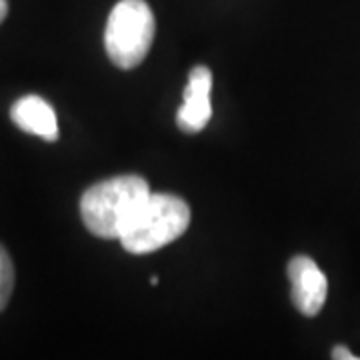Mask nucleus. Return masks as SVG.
<instances>
[{"label":"nucleus","mask_w":360,"mask_h":360,"mask_svg":"<svg viewBox=\"0 0 360 360\" xmlns=\"http://www.w3.org/2000/svg\"><path fill=\"white\" fill-rule=\"evenodd\" d=\"M150 196L146 180L122 174L86 188L80 198V217L94 236L118 240Z\"/></svg>","instance_id":"nucleus-1"},{"label":"nucleus","mask_w":360,"mask_h":360,"mask_svg":"<svg viewBox=\"0 0 360 360\" xmlns=\"http://www.w3.org/2000/svg\"><path fill=\"white\" fill-rule=\"evenodd\" d=\"M191 224V206L174 194H153L118 238L130 255H148L180 238Z\"/></svg>","instance_id":"nucleus-2"},{"label":"nucleus","mask_w":360,"mask_h":360,"mask_svg":"<svg viewBox=\"0 0 360 360\" xmlns=\"http://www.w3.org/2000/svg\"><path fill=\"white\" fill-rule=\"evenodd\" d=\"M156 32L155 14L144 0H120L108 14L104 49L118 68H134L146 58Z\"/></svg>","instance_id":"nucleus-3"},{"label":"nucleus","mask_w":360,"mask_h":360,"mask_svg":"<svg viewBox=\"0 0 360 360\" xmlns=\"http://www.w3.org/2000/svg\"><path fill=\"white\" fill-rule=\"evenodd\" d=\"M288 278L292 284V302L296 310L304 316H316L326 302L328 281L312 258L298 255L288 262Z\"/></svg>","instance_id":"nucleus-4"},{"label":"nucleus","mask_w":360,"mask_h":360,"mask_svg":"<svg viewBox=\"0 0 360 360\" xmlns=\"http://www.w3.org/2000/svg\"><path fill=\"white\" fill-rule=\"evenodd\" d=\"M210 89H212V72L206 66L193 68L184 89V103L176 112V124L182 132L194 134L208 124L212 116Z\"/></svg>","instance_id":"nucleus-5"},{"label":"nucleus","mask_w":360,"mask_h":360,"mask_svg":"<svg viewBox=\"0 0 360 360\" xmlns=\"http://www.w3.org/2000/svg\"><path fill=\"white\" fill-rule=\"evenodd\" d=\"M11 118L14 124L25 132L37 134L49 142L58 141L56 112L42 96L26 94L22 98H18L11 108Z\"/></svg>","instance_id":"nucleus-6"},{"label":"nucleus","mask_w":360,"mask_h":360,"mask_svg":"<svg viewBox=\"0 0 360 360\" xmlns=\"http://www.w3.org/2000/svg\"><path fill=\"white\" fill-rule=\"evenodd\" d=\"M14 290V264L6 248L0 245V312L6 309Z\"/></svg>","instance_id":"nucleus-7"},{"label":"nucleus","mask_w":360,"mask_h":360,"mask_svg":"<svg viewBox=\"0 0 360 360\" xmlns=\"http://www.w3.org/2000/svg\"><path fill=\"white\" fill-rule=\"evenodd\" d=\"M333 359L335 360H359L356 354H352L347 347H335L333 348Z\"/></svg>","instance_id":"nucleus-8"},{"label":"nucleus","mask_w":360,"mask_h":360,"mask_svg":"<svg viewBox=\"0 0 360 360\" xmlns=\"http://www.w3.org/2000/svg\"><path fill=\"white\" fill-rule=\"evenodd\" d=\"M6 14H8V2L6 0H0V22L6 18Z\"/></svg>","instance_id":"nucleus-9"},{"label":"nucleus","mask_w":360,"mask_h":360,"mask_svg":"<svg viewBox=\"0 0 360 360\" xmlns=\"http://www.w3.org/2000/svg\"><path fill=\"white\" fill-rule=\"evenodd\" d=\"M150 284H158V276H153V278H150Z\"/></svg>","instance_id":"nucleus-10"}]
</instances>
